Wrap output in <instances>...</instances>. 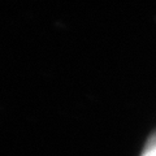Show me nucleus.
Segmentation results:
<instances>
[{
    "label": "nucleus",
    "mask_w": 156,
    "mask_h": 156,
    "mask_svg": "<svg viewBox=\"0 0 156 156\" xmlns=\"http://www.w3.org/2000/svg\"><path fill=\"white\" fill-rule=\"evenodd\" d=\"M142 156H156V135L150 139Z\"/></svg>",
    "instance_id": "f257e3e1"
}]
</instances>
